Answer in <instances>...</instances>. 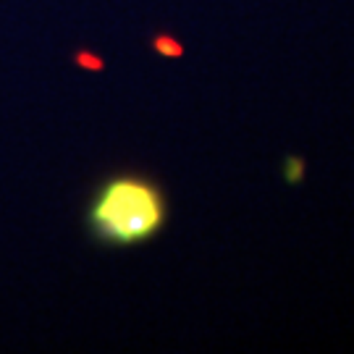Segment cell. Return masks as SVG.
<instances>
[{
    "mask_svg": "<svg viewBox=\"0 0 354 354\" xmlns=\"http://www.w3.org/2000/svg\"><path fill=\"white\" fill-rule=\"evenodd\" d=\"M283 176H286V181L289 184H299L304 178V160L302 158H286V171H283Z\"/></svg>",
    "mask_w": 354,
    "mask_h": 354,
    "instance_id": "7a4b0ae2",
    "label": "cell"
},
{
    "mask_svg": "<svg viewBox=\"0 0 354 354\" xmlns=\"http://www.w3.org/2000/svg\"><path fill=\"white\" fill-rule=\"evenodd\" d=\"M87 231L105 247H137L155 239L168 221L163 189L142 174L105 178L87 205Z\"/></svg>",
    "mask_w": 354,
    "mask_h": 354,
    "instance_id": "6da1fadb",
    "label": "cell"
}]
</instances>
